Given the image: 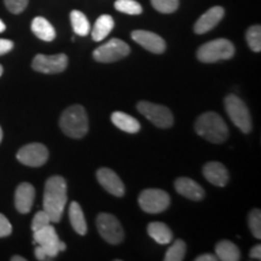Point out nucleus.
Here are the masks:
<instances>
[{"mask_svg":"<svg viewBox=\"0 0 261 261\" xmlns=\"http://www.w3.org/2000/svg\"><path fill=\"white\" fill-rule=\"evenodd\" d=\"M137 109L150 122H152L160 128H169L174 122L173 114L167 107L142 100L137 104Z\"/></svg>","mask_w":261,"mask_h":261,"instance_id":"obj_7","label":"nucleus"},{"mask_svg":"<svg viewBox=\"0 0 261 261\" xmlns=\"http://www.w3.org/2000/svg\"><path fill=\"white\" fill-rule=\"evenodd\" d=\"M215 254L218 260L221 261H238L241 259L240 249L231 241H221L215 246Z\"/></svg>","mask_w":261,"mask_h":261,"instance_id":"obj_23","label":"nucleus"},{"mask_svg":"<svg viewBox=\"0 0 261 261\" xmlns=\"http://www.w3.org/2000/svg\"><path fill=\"white\" fill-rule=\"evenodd\" d=\"M3 71H4V69H3V65H0V76H2Z\"/></svg>","mask_w":261,"mask_h":261,"instance_id":"obj_40","label":"nucleus"},{"mask_svg":"<svg viewBox=\"0 0 261 261\" xmlns=\"http://www.w3.org/2000/svg\"><path fill=\"white\" fill-rule=\"evenodd\" d=\"M50 224H51L50 217H48V214L46 213V212L42 210L40 212H38V213L34 215V218H33L32 231L34 232V231L39 230V228L47 226V225H50Z\"/></svg>","mask_w":261,"mask_h":261,"instance_id":"obj_31","label":"nucleus"},{"mask_svg":"<svg viewBox=\"0 0 261 261\" xmlns=\"http://www.w3.org/2000/svg\"><path fill=\"white\" fill-rule=\"evenodd\" d=\"M12 232V226L5 215L0 213V238L8 237Z\"/></svg>","mask_w":261,"mask_h":261,"instance_id":"obj_33","label":"nucleus"},{"mask_svg":"<svg viewBox=\"0 0 261 261\" xmlns=\"http://www.w3.org/2000/svg\"><path fill=\"white\" fill-rule=\"evenodd\" d=\"M68 65V57L64 54L46 56V55H37L33 60V69L44 74H58L65 70Z\"/></svg>","mask_w":261,"mask_h":261,"instance_id":"obj_12","label":"nucleus"},{"mask_svg":"<svg viewBox=\"0 0 261 261\" xmlns=\"http://www.w3.org/2000/svg\"><path fill=\"white\" fill-rule=\"evenodd\" d=\"M69 220L71 227L77 234H86L87 232V224L81 205L77 202H71L69 207Z\"/></svg>","mask_w":261,"mask_h":261,"instance_id":"obj_21","label":"nucleus"},{"mask_svg":"<svg viewBox=\"0 0 261 261\" xmlns=\"http://www.w3.org/2000/svg\"><path fill=\"white\" fill-rule=\"evenodd\" d=\"M114 28V19L110 15H102L98 17L92 29V39L94 41H102Z\"/></svg>","mask_w":261,"mask_h":261,"instance_id":"obj_24","label":"nucleus"},{"mask_svg":"<svg viewBox=\"0 0 261 261\" xmlns=\"http://www.w3.org/2000/svg\"><path fill=\"white\" fill-rule=\"evenodd\" d=\"M115 9L127 15H140L143 12L142 5L136 0H116Z\"/></svg>","mask_w":261,"mask_h":261,"instance_id":"obj_27","label":"nucleus"},{"mask_svg":"<svg viewBox=\"0 0 261 261\" xmlns=\"http://www.w3.org/2000/svg\"><path fill=\"white\" fill-rule=\"evenodd\" d=\"M35 198V189L29 182H22L15 192V205L19 213L27 214L31 212Z\"/></svg>","mask_w":261,"mask_h":261,"instance_id":"obj_16","label":"nucleus"},{"mask_svg":"<svg viewBox=\"0 0 261 261\" xmlns=\"http://www.w3.org/2000/svg\"><path fill=\"white\" fill-rule=\"evenodd\" d=\"M6 29V25H5V23L4 22L2 21V19H0V33H3Z\"/></svg>","mask_w":261,"mask_h":261,"instance_id":"obj_38","label":"nucleus"},{"mask_svg":"<svg viewBox=\"0 0 261 261\" xmlns=\"http://www.w3.org/2000/svg\"><path fill=\"white\" fill-rule=\"evenodd\" d=\"M33 233H34V243L38 244V247L35 248V256L38 260L54 259L58 255V253L67 249L65 243L58 238L56 230L51 226V224L39 228Z\"/></svg>","mask_w":261,"mask_h":261,"instance_id":"obj_3","label":"nucleus"},{"mask_svg":"<svg viewBox=\"0 0 261 261\" xmlns=\"http://www.w3.org/2000/svg\"><path fill=\"white\" fill-rule=\"evenodd\" d=\"M224 106L234 126H237L243 133H249L252 130V116L246 103L240 97H237L236 94H228L225 98Z\"/></svg>","mask_w":261,"mask_h":261,"instance_id":"obj_6","label":"nucleus"},{"mask_svg":"<svg viewBox=\"0 0 261 261\" xmlns=\"http://www.w3.org/2000/svg\"><path fill=\"white\" fill-rule=\"evenodd\" d=\"M148 233L159 244H169L173 238L171 228L160 221H154L148 225Z\"/></svg>","mask_w":261,"mask_h":261,"instance_id":"obj_22","label":"nucleus"},{"mask_svg":"<svg viewBox=\"0 0 261 261\" xmlns=\"http://www.w3.org/2000/svg\"><path fill=\"white\" fill-rule=\"evenodd\" d=\"M2 140H3V129L2 127H0V143H2Z\"/></svg>","mask_w":261,"mask_h":261,"instance_id":"obj_39","label":"nucleus"},{"mask_svg":"<svg viewBox=\"0 0 261 261\" xmlns=\"http://www.w3.org/2000/svg\"><path fill=\"white\" fill-rule=\"evenodd\" d=\"M48 159V150L40 143H32L22 146L17 152V160L29 167H40Z\"/></svg>","mask_w":261,"mask_h":261,"instance_id":"obj_11","label":"nucleus"},{"mask_svg":"<svg viewBox=\"0 0 261 261\" xmlns=\"http://www.w3.org/2000/svg\"><path fill=\"white\" fill-rule=\"evenodd\" d=\"M155 10L161 14H172L179 6V0H151Z\"/></svg>","mask_w":261,"mask_h":261,"instance_id":"obj_29","label":"nucleus"},{"mask_svg":"<svg viewBox=\"0 0 261 261\" xmlns=\"http://www.w3.org/2000/svg\"><path fill=\"white\" fill-rule=\"evenodd\" d=\"M29 0H5V5L12 14H21L27 8Z\"/></svg>","mask_w":261,"mask_h":261,"instance_id":"obj_32","label":"nucleus"},{"mask_svg":"<svg viewBox=\"0 0 261 261\" xmlns=\"http://www.w3.org/2000/svg\"><path fill=\"white\" fill-rule=\"evenodd\" d=\"M60 127L65 136L80 139L89 132V117L83 106H71L64 110L60 119Z\"/></svg>","mask_w":261,"mask_h":261,"instance_id":"obj_4","label":"nucleus"},{"mask_svg":"<svg viewBox=\"0 0 261 261\" xmlns=\"http://www.w3.org/2000/svg\"><path fill=\"white\" fill-rule=\"evenodd\" d=\"M203 175L208 181L215 187H225L228 182V172L223 163L208 162L203 167Z\"/></svg>","mask_w":261,"mask_h":261,"instance_id":"obj_18","label":"nucleus"},{"mask_svg":"<svg viewBox=\"0 0 261 261\" xmlns=\"http://www.w3.org/2000/svg\"><path fill=\"white\" fill-rule=\"evenodd\" d=\"M97 179L106 190L116 197L125 195V185L119 175L110 168H99L97 171Z\"/></svg>","mask_w":261,"mask_h":261,"instance_id":"obj_13","label":"nucleus"},{"mask_svg":"<svg viewBox=\"0 0 261 261\" xmlns=\"http://www.w3.org/2000/svg\"><path fill=\"white\" fill-rule=\"evenodd\" d=\"M187 253V244L184 241L177 240L168 248L165 255V261H181Z\"/></svg>","mask_w":261,"mask_h":261,"instance_id":"obj_26","label":"nucleus"},{"mask_svg":"<svg viewBox=\"0 0 261 261\" xmlns=\"http://www.w3.org/2000/svg\"><path fill=\"white\" fill-rule=\"evenodd\" d=\"M70 22L75 34L80 35V37H86L91 31L89 19L79 10H73L70 12Z\"/></svg>","mask_w":261,"mask_h":261,"instance_id":"obj_25","label":"nucleus"},{"mask_svg":"<svg viewBox=\"0 0 261 261\" xmlns=\"http://www.w3.org/2000/svg\"><path fill=\"white\" fill-rule=\"evenodd\" d=\"M133 40L140 46H143L145 50H148L152 54H163L166 51V41L152 32L148 31H135L130 34Z\"/></svg>","mask_w":261,"mask_h":261,"instance_id":"obj_14","label":"nucleus"},{"mask_svg":"<svg viewBox=\"0 0 261 261\" xmlns=\"http://www.w3.org/2000/svg\"><path fill=\"white\" fill-rule=\"evenodd\" d=\"M234 55L233 44L227 39H215L202 45L197 50L198 61L202 63H215L218 61L230 60Z\"/></svg>","mask_w":261,"mask_h":261,"instance_id":"obj_5","label":"nucleus"},{"mask_svg":"<svg viewBox=\"0 0 261 261\" xmlns=\"http://www.w3.org/2000/svg\"><path fill=\"white\" fill-rule=\"evenodd\" d=\"M96 223L98 232H99L103 240H106L108 243L119 244L125 238V232H123L121 224H120L117 218L114 217L113 214H98Z\"/></svg>","mask_w":261,"mask_h":261,"instance_id":"obj_9","label":"nucleus"},{"mask_svg":"<svg viewBox=\"0 0 261 261\" xmlns=\"http://www.w3.org/2000/svg\"><path fill=\"white\" fill-rule=\"evenodd\" d=\"M67 181L61 175H54L45 182L44 211L50 217L51 223H60L67 204Z\"/></svg>","mask_w":261,"mask_h":261,"instance_id":"obj_1","label":"nucleus"},{"mask_svg":"<svg viewBox=\"0 0 261 261\" xmlns=\"http://www.w3.org/2000/svg\"><path fill=\"white\" fill-rule=\"evenodd\" d=\"M195 130L202 138L214 144L224 143L228 137L227 125L223 117L214 112H207L198 116L195 123Z\"/></svg>","mask_w":261,"mask_h":261,"instance_id":"obj_2","label":"nucleus"},{"mask_svg":"<svg viewBox=\"0 0 261 261\" xmlns=\"http://www.w3.org/2000/svg\"><path fill=\"white\" fill-rule=\"evenodd\" d=\"M196 261H217V255H212V254H202L195 259Z\"/></svg>","mask_w":261,"mask_h":261,"instance_id":"obj_36","label":"nucleus"},{"mask_svg":"<svg viewBox=\"0 0 261 261\" xmlns=\"http://www.w3.org/2000/svg\"><path fill=\"white\" fill-rule=\"evenodd\" d=\"M14 48V42L8 39H0V56L8 54Z\"/></svg>","mask_w":261,"mask_h":261,"instance_id":"obj_34","label":"nucleus"},{"mask_svg":"<svg viewBox=\"0 0 261 261\" xmlns=\"http://www.w3.org/2000/svg\"><path fill=\"white\" fill-rule=\"evenodd\" d=\"M248 224L252 231L253 236L256 238H261V212L260 210H253L250 212L249 218H248Z\"/></svg>","mask_w":261,"mask_h":261,"instance_id":"obj_30","label":"nucleus"},{"mask_svg":"<svg viewBox=\"0 0 261 261\" xmlns=\"http://www.w3.org/2000/svg\"><path fill=\"white\" fill-rule=\"evenodd\" d=\"M129 52L130 48L125 41L112 39L93 51V58L100 63H113L127 57Z\"/></svg>","mask_w":261,"mask_h":261,"instance_id":"obj_10","label":"nucleus"},{"mask_svg":"<svg viewBox=\"0 0 261 261\" xmlns=\"http://www.w3.org/2000/svg\"><path fill=\"white\" fill-rule=\"evenodd\" d=\"M32 32L42 41H52L56 38V31L44 17H35L32 22Z\"/></svg>","mask_w":261,"mask_h":261,"instance_id":"obj_20","label":"nucleus"},{"mask_svg":"<svg viewBox=\"0 0 261 261\" xmlns=\"http://www.w3.org/2000/svg\"><path fill=\"white\" fill-rule=\"evenodd\" d=\"M138 203L146 213L158 214L169 207L171 197L167 192L160 189H146L139 195Z\"/></svg>","mask_w":261,"mask_h":261,"instance_id":"obj_8","label":"nucleus"},{"mask_svg":"<svg viewBox=\"0 0 261 261\" xmlns=\"http://www.w3.org/2000/svg\"><path fill=\"white\" fill-rule=\"evenodd\" d=\"M175 190L179 195L184 196L192 201H201L204 197V190L198 182L192 180L190 178L182 177L178 178L174 182Z\"/></svg>","mask_w":261,"mask_h":261,"instance_id":"obj_17","label":"nucleus"},{"mask_svg":"<svg viewBox=\"0 0 261 261\" xmlns=\"http://www.w3.org/2000/svg\"><path fill=\"white\" fill-rule=\"evenodd\" d=\"M112 122L117 128L127 133H137L140 130V123L137 119L128 114L122 112H115L112 114Z\"/></svg>","mask_w":261,"mask_h":261,"instance_id":"obj_19","label":"nucleus"},{"mask_svg":"<svg viewBox=\"0 0 261 261\" xmlns=\"http://www.w3.org/2000/svg\"><path fill=\"white\" fill-rule=\"evenodd\" d=\"M11 261H25V259H24L23 256L16 255V256H12V257H11Z\"/></svg>","mask_w":261,"mask_h":261,"instance_id":"obj_37","label":"nucleus"},{"mask_svg":"<svg viewBox=\"0 0 261 261\" xmlns=\"http://www.w3.org/2000/svg\"><path fill=\"white\" fill-rule=\"evenodd\" d=\"M246 39L249 47L252 48L254 52H260L261 51V27L259 24L252 25L247 31Z\"/></svg>","mask_w":261,"mask_h":261,"instance_id":"obj_28","label":"nucleus"},{"mask_svg":"<svg viewBox=\"0 0 261 261\" xmlns=\"http://www.w3.org/2000/svg\"><path fill=\"white\" fill-rule=\"evenodd\" d=\"M249 255H250V257H252V259H256V260L261 259V246H260V244H256V246H254L252 248Z\"/></svg>","mask_w":261,"mask_h":261,"instance_id":"obj_35","label":"nucleus"},{"mask_svg":"<svg viewBox=\"0 0 261 261\" xmlns=\"http://www.w3.org/2000/svg\"><path fill=\"white\" fill-rule=\"evenodd\" d=\"M224 15L225 10L221 6H214L210 9L195 23V33L196 34H204V33L212 31L223 19Z\"/></svg>","mask_w":261,"mask_h":261,"instance_id":"obj_15","label":"nucleus"}]
</instances>
